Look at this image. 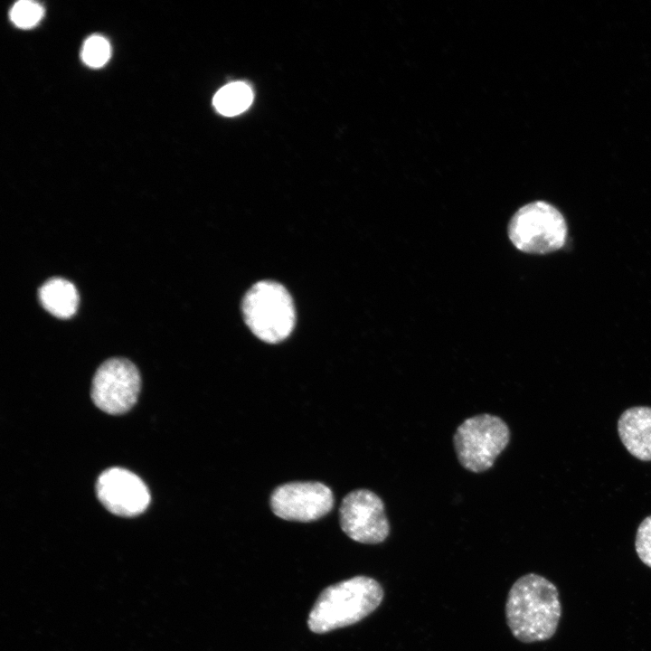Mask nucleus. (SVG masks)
I'll return each mask as SVG.
<instances>
[{
    "mask_svg": "<svg viewBox=\"0 0 651 651\" xmlns=\"http://www.w3.org/2000/svg\"><path fill=\"white\" fill-rule=\"evenodd\" d=\"M42 306L52 315L60 318L72 316L79 305V294L75 286L61 278L45 281L38 290Z\"/></svg>",
    "mask_w": 651,
    "mask_h": 651,
    "instance_id": "9b49d317",
    "label": "nucleus"
},
{
    "mask_svg": "<svg viewBox=\"0 0 651 651\" xmlns=\"http://www.w3.org/2000/svg\"><path fill=\"white\" fill-rule=\"evenodd\" d=\"M253 92L245 82L235 81L221 88L213 97L216 110L224 116H236L245 111L251 104Z\"/></svg>",
    "mask_w": 651,
    "mask_h": 651,
    "instance_id": "f8f14e48",
    "label": "nucleus"
},
{
    "mask_svg": "<svg viewBox=\"0 0 651 651\" xmlns=\"http://www.w3.org/2000/svg\"><path fill=\"white\" fill-rule=\"evenodd\" d=\"M561 605L556 586L546 578L528 573L511 587L505 618L513 636L521 642L550 639L556 632Z\"/></svg>",
    "mask_w": 651,
    "mask_h": 651,
    "instance_id": "f257e3e1",
    "label": "nucleus"
},
{
    "mask_svg": "<svg viewBox=\"0 0 651 651\" xmlns=\"http://www.w3.org/2000/svg\"><path fill=\"white\" fill-rule=\"evenodd\" d=\"M510 429L498 416L483 413L466 419L456 429L454 448L460 465L481 473L493 467L507 447Z\"/></svg>",
    "mask_w": 651,
    "mask_h": 651,
    "instance_id": "20e7f679",
    "label": "nucleus"
},
{
    "mask_svg": "<svg viewBox=\"0 0 651 651\" xmlns=\"http://www.w3.org/2000/svg\"><path fill=\"white\" fill-rule=\"evenodd\" d=\"M140 387V373L133 363L125 358H110L94 374L91 399L106 413L123 414L137 402Z\"/></svg>",
    "mask_w": 651,
    "mask_h": 651,
    "instance_id": "423d86ee",
    "label": "nucleus"
},
{
    "mask_svg": "<svg viewBox=\"0 0 651 651\" xmlns=\"http://www.w3.org/2000/svg\"><path fill=\"white\" fill-rule=\"evenodd\" d=\"M43 14V7L39 3L21 0L11 8L10 18L17 27L28 29L35 26L42 20Z\"/></svg>",
    "mask_w": 651,
    "mask_h": 651,
    "instance_id": "4468645a",
    "label": "nucleus"
},
{
    "mask_svg": "<svg viewBox=\"0 0 651 651\" xmlns=\"http://www.w3.org/2000/svg\"><path fill=\"white\" fill-rule=\"evenodd\" d=\"M619 438L635 458L651 460V408L632 407L626 410L618 419Z\"/></svg>",
    "mask_w": 651,
    "mask_h": 651,
    "instance_id": "9d476101",
    "label": "nucleus"
},
{
    "mask_svg": "<svg viewBox=\"0 0 651 651\" xmlns=\"http://www.w3.org/2000/svg\"><path fill=\"white\" fill-rule=\"evenodd\" d=\"M269 504L278 517L306 523L327 514L334 505V495L332 490L320 482H290L275 488Z\"/></svg>",
    "mask_w": 651,
    "mask_h": 651,
    "instance_id": "6e6552de",
    "label": "nucleus"
},
{
    "mask_svg": "<svg viewBox=\"0 0 651 651\" xmlns=\"http://www.w3.org/2000/svg\"><path fill=\"white\" fill-rule=\"evenodd\" d=\"M340 525L352 540L367 544L382 542L390 533V524L381 497L368 489L347 494L339 509Z\"/></svg>",
    "mask_w": 651,
    "mask_h": 651,
    "instance_id": "0eeeda50",
    "label": "nucleus"
},
{
    "mask_svg": "<svg viewBox=\"0 0 651 651\" xmlns=\"http://www.w3.org/2000/svg\"><path fill=\"white\" fill-rule=\"evenodd\" d=\"M96 494L110 513L123 517L142 514L150 503L149 490L143 480L121 467H111L99 475Z\"/></svg>",
    "mask_w": 651,
    "mask_h": 651,
    "instance_id": "1a4fd4ad",
    "label": "nucleus"
},
{
    "mask_svg": "<svg viewBox=\"0 0 651 651\" xmlns=\"http://www.w3.org/2000/svg\"><path fill=\"white\" fill-rule=\"evenodd\" d=\"M110 53V44L105 37L91 35L83 43L81 59L88 66L99 68L108 62Z\"/></svg>",
    "mask_w": 651,
    "mask_h": 651,
    "instance_id": "ddd939ff",
    "label": "nucleus"
},
{
    "mask_svg": "<svg viewBox=\"0 0 651 651\" xmlns=\"http://www.w3.org/2000/svg\"><path fill=\"white\" fill-rule=\"evenodd\" d=\"M635 546L641 561L651 568V515L645 518L639 524Z\"/></svg>",
    "mask_w": 651,
    "mask_h": 651,
    "instance_id": "2eb2a0df",
    "label": "nucleus"
},
{
    "mask_svg": "<svg viewBox=\"0 0 651 651\" xmlns=\"http://www.w3.org/2000/svg\"><path fill=\"white\" fill-rule=\"evenodd\" d=\"M507 231L519 250L547 254L564 245L568 228L559 210L546 202L536 201L524 205L513 215Z\"/></svg>",
    "mask_w": 651,
    "mask_h": 651,
    "instance_id": "39448f33",
    "label": "nucleus"
},
{
    "mask_svg": "<svg viewBox=\"0 0 651 651\" xmlns=\"http://www.w3.org/2000/svg\"><path fill=\"white\" fill-rule=\"evenodd\" d=\"M242 313L251 332L269 344L285 340L295 326V307L289 293L281 284L270 280L257 282L248 290Z\"/></svg>",
    "mask_w": 651,
    "mask_h": 651,
    "instance_id": "7ed1b4c3",
    "label": "nucleus"
},
{
    "mask_svg": "<svg viewBox=\"0 0 651 651\" xmlns=\"http://www.w3.org/2000/svg\"><path fill=\"white\" fill-rule=\"evenodd\" d=\"M383 590L367 576H355L326 588L307 618L309 629L317 634L357 623L381 604Z\"/></svg>",
    "mask_w": 651,
    "mask_h": 651,
    "instance_id": "f03ea898",
    "label": "nucleus"
}]
</instances>
